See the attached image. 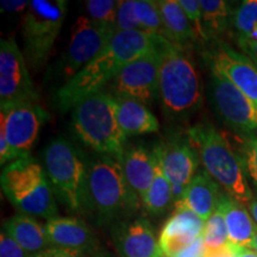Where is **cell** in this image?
I'll use <instances>...</instances> for the list:
<instances>
[{
    "instance_id": "32",
    "label": "cell",
    "mask_w": 257,
    "mask_h": 257,
    "mask_svg": "<svg viewBox=\"0 0 257 257\" xmlns=\"http://www.w3.org/2000/svg\"><path fill=\"white\" fill-rule=\"evenodd\" d=\"M244 166L246 173L257 187V131L245 137V146H244Z\"/></svg>"
},
{
    "instance_id": "5",
    "label": "cell",
    "mask_w": 257,
    "mask_h": 257,
    "mask_svg": "<svg viewBox=\"0 0 257 257\" xmlns=\"http://www.w3.org/2000/svg\"><path fill=\"white\" fill-rule=\"evenodd\" d=\"M138 199L125 178L120 161L100 155L88 163L86 210L100 223L137 210Z\"/></svg>"
},
{
    "instance_id": "19",
    "label": "cell",
    "mask_w": 257,
    "mask_h": 257,
    "mask_svg": "<svg viewBox=\"0 0 257 257\" xmlns=\"http://www.w3.org/2000/svg\"><path fill=\"white\" fill-rule=\"evenodd\" d=\"M221 197L219 185L205 169L199 170L186 189L184 198L174 204L185 206L206 221L217 211Z\"/></svg>"
},
{
    "instance_id": "10",
    "label": "cell",
    "mask_w": 257,
    "mask_h": 257,
    "mask_svg": "<svg viewBox=\"0 0 257 257\" xmlns=\"http://www.w3.org/2000/svg\"><path fill=\"white\" fill-rule=\"evenodd\" d=\"M210 94L217 113L237 134L246 137L257 131L255 105L226 76L211 68Z\"/></svg>"
},
{
    "instance_id": "28",
    "label": "cell",
    "mask_w": 257,
    "mask_h": 257,
    "mask_svg": "<svg viewBox=\"0 0 257 257\" xmlns=\"http://www.w3.org/2000/svg\"><path fill=\"white\" fill-rule=\"evenodd\" d=\"M202 239L205 244V251H216V250L225 248L229 244L226 224H225L223 214L218 208L205 221Z\"/></svg>"
},
{
    "instance_id": "38",
    "label": "cell",
    "mask_w": 257,
    "mask_h": 257,
    "mask_svg": "<svg viewBox=\"0 0 257 257\" xmlns=\"http://www.w3.org/2000/svg\"><path fill=\"white\" fill-rule=\"evenodd\" d=\"M232 245V244H231ZM233 246V252L234 257H257L256 250L251 248H242V246Z\"/></svg>"
},
{
    "instance_id": "30",
    "label": "cell",
    "mask_w": 257,
    "mask_h": 257,
    "mask_svg": "<svg viewBox=\"0 0 257 257\" xmlns=\"http://www.w3.org/2000/svg\"><path fill=\"white\" fill-rule=\"evenodd\" d=\"M233 24L240 36L249 37L257 27V0H245L234 12Z\"/></svg>"
},
{
    "instance_id": "2",
    "label": "cell",
    "mask_w": 257,
    "mask_h": 257,
    "mask_svg": "<svg viewBox=\"0 0 257 257\" xmlns=\"http://www.w3.org/2000/svg\"><path fill=\"white\" fill-rule=\"evenodd\" d=\"M159 100L170 120H186L202 104L200 74L184 49L163 40L160 44Z\"/></svg>"
},
{
    "instance_id": "41",
    "label": "cell",
    "mask_w": 257,
    "mask_h": 257,
    "mask_svg": "<svg viewBox=\"0 0 257 257\" xmlns=\"http://www.w3.org/2000/svg\"><path fill=\"white\" fill-rule=\"evenodd\" d=\"M252 249H253V250H256V252H257V229H256V233H255V238H253Z\"/></svg>"
},
{
    "instance_id": "37",
    "label": "cell",
    "mask_w": 257,
    "mask_h": 257,
    "mask_svg": "<svg viewBox=\"0 0 257 257\" xmlns=\"http://www.w3.org/2000/svg\"><path fill=\"white\" fill-rule=\"evenodd\" d=\"M238 46L243 50L244 55L248 56L252 62H257V42L248 37L240 36L238 38Z\"/></svg>"
},
{
    "instance_id": "4",
    "label": "cell",
    "mask_w": 257,
    "mask_h": 257,
    "mask_svg": "<svg viewBox=\"0 0 257 257\" xmlns=\"http://www.w3.org/2000/svg\"><path fill=\"white\" fill-rule=\"evenodd\" d=\"M73 130L79 140L98 153L120 161L126 136L118 124L117 100L108 92H98L73 108Z\"/></svg>"
},
{
    "instance_id": "7",
    "label": "cell",
    "mask_w": 257,
    "mask_h": 257,
    "mask_svg": "<svg viewBox=\"0 0 257 257\" xmlns=\"http://www.w3.org/2000/svg\"><path fill=\"white\" fill-rule=\"evenodd\" d=\"M44 170L56 198L67 210L80 212L87 204L88 163L67 138L50 141L43 154Z\"/></svg>"
},
{
    "instance_id": "6",
    "label": "cell",
    "mask_w": 257,
    "mask_h": 257,
    "mask_svg": "<svg viewBox=\"0 0 257 257\" xmlns=\"http://www.w3.org/2000/svg\"><path fill=\"white\" fill-rule=\"evenodd\" d=\"M2 191L19 213L50 220L59 217L55 193L40 163L32 157L16 160L3 168Z\"/></svg>"
},
{
    "instance_id": "25",
    "label": "cell",
    "mask_w": 257,
    "mask_h": 257,
    "mask_svg": "<svg viewBox=\"0 0 257 257\" xmlns=\"http://www.w3.org/2000/svg\"><path fill=\"white\" fill-rule=\"evenodd\" d=\"M155 149V175L149 191L143 199V205L146 210L154 216H161L168 210L170 204H173V189L170 181L167 178L162 166V152L161 146Z\"/></svg>"
},
{
    "instance_id": "17",
    "label": "cell",
    "mask_w": 257,
    "mask_h": 257,
    "mask_svg": "<svg viewBox=\"0 0 257 257\" xmlns=\"http://www.w3.org/2000/svg\"><path fill=\"white\" fill-rule=\"evenodd\" d=\"M160 234L163 257H173L202 236L205 221L185 206H176Z\"/></svg>"
},
{
    "instance_id": "27",
    "label": "cell",
    "mask_w": 257,
    "mask_h": 257,
    "mask_svg": "<svg viewBox=\"0 0 257 257\" xmlns=\"http://www.w3.org/2000/svg\"><path fill=\"white\" fill-rule=\"evenodd\" d=\"M134 15L137 31L149 36L165 37V30H163L157 2L134 0Z\"/></svg>"
},
{
    "instance_id": "13",
    "label": "cell",
    "mask_w": 257,
    "mask_h": 257,
    "mask_svg": "<svg viewBox=\"0 0 257 257\" xmlns=\"http://www.w3.org/2000/svg\"><path fill=\"white\" fill-rule=\"evenodd\" d=\"M48 119L46 111L37 102H24L2 107V130L16 159L29 157V152L37 141L42 125Z\"/></svg>"
},
{
    "instance_id": "31",
    "label": "cell",
    "mask_w": 257,
    "mask_h": 257,
    "mask_svg": "<svg viewBox=\"0 0 257 257\" xmlns=\"http://www.w3.org/2000/svg\"><path fill=\"white\" fill-rule=\"evenodd\" d=\"M179 4L181 5V8L184 9L186 15H187L198 40L207 41L204 32V27H202V11L200 0H179Z\"/></svg>"
},
{
    "instance_id": "34",
    "label": "cell",
    "mask_w": 257,
    "mask_h": 257,
    "mask_svg": "<svg viewBox=\"0 0 257 257\" xmlns=\"http://www.w3.org/2000/svg\"><path fill=\"white\" fill-rule=\"evenodd\" d=\"M30 257H99L96 253L93 252H83V251H74V250H66L60 248H49L44 251L34 253Z\"/></svg>"
},
{
    "instance_id": "24",
    "label": "cell",
    "mask_w": 257,
    "mask_h": 257,
    "mask_svg": "<svg viewBox=\"0 0 257 257\" xmlns=\"http://www.w3.org/2000/svg\"><path fill=\"white\" fill-rule=\"evenodd\" d=\"M115 100L118 124L125 136L153 134L159 131V121L143 102L127 96H115Z\"/></svg>"
},
{
    "instance_id": "35",
    "label": "cell",
    "mask_w": 257,
    "mask_h": 257,
    "mask_svg": "<svg viewBox=\"0 0 257 257\" xmlns=\"http://www.w3.org/2000/svg\"><path fill=\"white\" fill-rule=\"evenodd\" d=\"M29 5H30V2H27V0H2L0 2L2 12L9 15L25 14Z\"/></svg>"
},
{
    "instance_id": "42",
    "label": "cell",
    "mask_w": 257,
    "mask_h": 257,
    "mask_svg": "<svg viewBox=\"0 0 257 257\" xmlns=\"http://www.w3.org/2000/svg\"><path fill=\"white\" fill-rule=\"evenodd\" d=\"M255 121H256V125H257V107H256V111H255Z\"/></svg>"
},
{
    "instance_id": "8",
    "label": "cell",
    "mask_w": 257,
    "mask_h": 257,
    "mask_svg": "<svg viewBox=\"0 0 257 257\" xmlns=\"http://www.w3.org/2000/svg\"><path fill=\"white\" fill-rule=\"evenodd\" d=\"M66 0H31L23 15L24 51L28 64L38 70L46 66L67 16Z\"/></svg>"
},
{
    "instance_id": "43",
    "label": "cell",
    "mask_w": 257,
    "mask_h": 257,
    "mask_svg": "<svg viewBox=\"0 0 257 257\" xmlns=\"http://www.w3.org/2000/svg\"><path fill=\"white\" fill-rule=\"evenodd\" d=\"M253 64H255V66L257 67V62H253Z\"/></svg>"
},
{
    "instance_id": "29",
    "label": "cell",
    "mask_w": 257,
    "mask_h": 257,
    "mask_svg": "<svg viewBox=\"0 0 257 257\" xmlns=\"http://www.w3.org/2000/svg\"><path fill=\"white\" fill-rule=\"evenodd\" d=\"M86 15L96 23L115 28L118 2L113 0H88L85 3Z\"/></svg>"
},
{
    "instance_id": "21",
    "label": "cell",
    "mask_w": 257,
    "mask_h": 257,
    "mask_svg": "<svg viewBox=\"0 0 257 257\" xmlns=\"http://www.w3.org/2000/svg\"><path fill=\"white\" fill-rule=\"evenodd\" d=\"M155 149L148 150L142 146L125 149L121 159L125 178L142 200L149 191L155 175Z\"/></svg>"
},
{
    "instance_id": "39",
    "label": "cell",
    "mask_w": 257,
    "mask_h": 257,
    "mask_svg": "<svg viewBox=\"0 0 257 257\" xmlns=\"http://www.w3.org/2000/svg\"><path fill=\"white\" fill-rule=\"evenodd\" d=\"M249 211H250V214L252 216V219L255 220V223L257 225V192L256 194L253 195L251 202L249 204Z\"/></svg>"
},
{
    "instance_id": "22",
    "label": "cell",
    "mask_w": 257,
    "mask_h": 257,
    "mask_svg": "<svg viewBox=\"0 0 257 257\" xmlns=\"http://www.w3.org/2000/svg\"><path fill=\"white\" fill-rule=\"evenodd\" d=\"M157 5L167 41L184 50L198 41L194 29L179 4V0H161L157 2Z\"/></svg>"
},
{
    "instance_id": "12",
    "label": "cell",
    "mask_w": 257,
    "mask_h": 257,
    "mask_svg": "<svg viewBox=\"0 0 257 257\" xmlns=\"http://www.w3.org/2000/svg\"><path fill=\"white\" fill-rule=\"evenodd\" d=\"M161 42L155 50L138 57L120 70L112 81L114 96H127L144 105L152 104L159 98Z\"/></svg>"
},
{
    "instance_id": "33",
    "label": "cell",
    "mask_w": 257,
    "mask_h": 257,
    "mask_svg": "<svg viewBox=\"0 0 257 257\" xmlns=\"http://www.w3.org/2000/svg\"><path fill=\"white\" fill-rule=\"evenodd\" d=\"M31 255L11 238L8 233L2 231L0 234V257H30Z\"/></svg>"
},
{
    "instance_id": "23",
    "label": "cell",
    "mask_w": 257,
    "mask_h": 257,
    "mask_svg": "<svg viewBox=\"0 0 257 257\" xmlns=\"http://www.w3.org/2000/svg\"><path fill=\"white\" fill-rule=\"evenodd\" d=\"M4 232L16 240L25 251L34 255L53 248L48 238L46 227L42 226L34 217L18 213L4 221Z\"/></svg>"
},
{
    "instance_id": "11",
    "label": "cell",
    "mask_w": 257,
    "mask_h": 257,
    "mask_svg": "<svg viewBox=\"0 0 257 257\" xmlns=\"http://www.w3.org/2000/svg\"><path fill=\"white\" fill-rule=\"evenodd\" d=\"M37 92L30 78L28 63L15 38L0 43V105L37 102Z\"/></svg>"
},
{
    "instance_id": "3",
    "label": "cell",
    "mask_w": 257,
    "mask_h": 257,
    "mask_svg": "<svg viewBox=\"0 0 257 257\" xmlns=\"http://www.w3.org/2000/svg\"><path fill=\"white\" fill-rule=\"evenodd\" d=\"M188 140L195 148L206 172L220 185L230 197L242 204H250L253 193L248 181L243 159L213 125L201 123L188 130Z\"/></svg>"
},
{
    "instance_id": "36",
    "label": "cell",
    "mask_w": 257,
    "mask_h": 257,
    "mask_svg": "<svg viewBox=\"0 0 257 257\" xmlns=\"http://www.w3.org/2000/svg\"><path fill=\"white\" fill-rule=\"evenodd\" d=\"M205 255V244L202 236L199 237L198 239H195L191 245H188L187 248H185L181 251L175 253L173 257H204Z\"/></svg>"
},
{
    "instance_id": "15",
    "label": "cell",
    "mask_w": 257,
    "mask_h": 257,
    "mask_svg": "<svg viewBox=\"0 0 257 257\" xmlns=\"http://www.w3.org/2000/svg\"><path fill=\"white\" fill-rule=\"evenodd\" d=\"M162 166L173 189V205L184 198L198 169V153L189 140H174L161 146Z\"/></svg>"
},
{
    "instance_id": "20",
    "label": "cell",
    "mask_w": 257,
    "mask_h": 257,
    "mask_svg": "<svg viewBox=\"0 0 257 257\" xmlns=\"http://www.w3.org/2000/svg\"><path fill=\"white\" fill-rule=\"evenodd\" d=\"M218 210L221 212L226 224L229 243L236 246L252 249L257 225L242 202L229 194H221Z\"/></svg>"
},
{
    "instance_id": "40",
    "label": "cell",
    "mask_w": 257,
    "mask_h": 257,
    "mask_svg": "<svg viewBox=\"0 0 257 257\" xmlns=\"http://www.w3.org/2000/svg\"><path fill=\"white\" fill-rule=\"evenodd\" d=\"M248 38H250V40L257 42V27H256L255 29H253V31L251 32V35H250V36H249Z\"/></svg>"
},
{
    "instance_id": "1",
    "label": "cell",
    "mask_w": 257,
    "mask_h": 257,
    "mask_svg": "<svg viewBox=\"0 0 257 257\" xmlns=\"http://www.w3.org/2000/svg\"><path fill=\"white\" fill-rule=\"evenodd\" d=\"M165 37L141 31H117L104 50L69 79L56 93L60 110L67 112L87 96L104 91L126 64L155 50Z\"/></svg>"
},
{
    "instance_id": "18",
    "label": "cell",
    "mask_w": 257,
    "mask_h": 257,
    "mask_svg": "<svg viewBox=\"0 0 257 257\" xmlns=\"http://www.w3.org/2000/svg\"><path fill=\"white\" fill-rule=\"evenodd\" d=\"M44 227L53 248L83 252L95 250L94 234L88 225L78 218L56 217L48 220Z\"/></svg>"
},
{
    "instance_id": "26",
    "label": "cell",
    "mask_w": 257,
    "mask_h": 257,
    "mask_svg": "<svg viewBox=\"0 0 257 257\" xmlns=\"http://www.w3.org/2000/svg\"><path fill=\"white\" fill-rule=\"evenodd\" d=\"M202 27L207 40L226 30L231 19V6L223 0H200Z\"/></svg>"
},
{
    "instance_id": "9",
    "label": "cell",
    "mask_w": 257,
    "mask_h": 257,
    "mask_svg": "<svg viewBox=\"0 0 257 257\" xmlns=\"http://www.w3.org/2000/svg\"><path fill=\"white\" fill-rule=\"evenodd\" d=\"M115 32L117 29L112 25L96 23L87 16H79L73 27L68 49L60 63V75L72 79L104 50Z\"/></svg>"
},
{
    "instance_id": "16",
    "label": "cell",
    "mask_w": 257,
    "mask_h": 257,
    "mask_svg": "<svg viewBox=\"0 0 257 257\" xmlns=\"http://www.w3.org/2000/svg\"><path fill=\"white\" fill-rule=\"evenodd\" d=\"M112 237L120 257H163L155 231L144 218L120 221Z\"/></svg>"
},
{
    "instance_id": "14",
    "label": "cell",
    "mask_w": 257,
    "mask_h": 257,
    "mask_svg": "<svg viewBox=\"0 0 257 257\" xmlns=\"http://www.w3.org/2000/svg\"><path fill=\"white\" fill-rule=\"evenodd\" d=\"M206 55L211 68L226 76L257 107V67L252 61L223 42L214 44Z\"/></svg>"
}]
</instances>
